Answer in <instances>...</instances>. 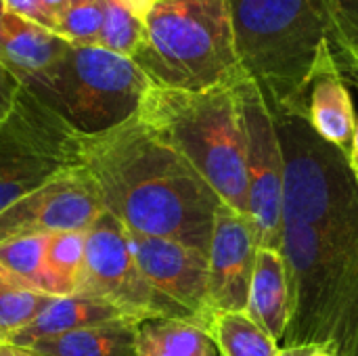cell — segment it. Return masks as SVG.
<instances>
[{
  "mask_svg": "<svg viewBox=\"0 0 358 356\" xmlns=\"http://www.w3.org/2000/svg\"><path fill=\"white\" fill-rule=\"evenodd\" d=\"M258 241L250 218L220 204L208 250V302L210 311H245Z\"/></svg>",
  "mask_w": 358,
  "mask_h": 356,
  "instance_id": "cell-12",
  "label": "cell"
},
{
  "mask_svg": "<svg viewBox=\"0 0 358 356\" xmlns=\"http://www.w3.org/2000/svg\"><path fill=\"white\" fill-rule=\"evenodd\" d=\"M136 17H141L145 21V17L149 15V10L159 2V0H122Z\"/></svg>",
  "mask_w": 358,
  "mask_h": 356,
  "instance_id": "cell-28",
  "label": "cell"
},
{
  "mask_svg": "<svg viewBox=\"0 0 358 356\" xmlns=\"http://www.w3.org/2000/svg\"><path fill=\"white\" fill-rule=\"evenodd\" d=\"M245 73L277 115L304 118V90L327 42V0H229Z\"/></svg>",
  "mask_w": 358,
  "mask_h": 356,
  "instance_id": "cell-4",
  "label": "cell"
},
{
  "mask_svg": "<svg viewBox=\"0 0 358 356\" xmlns=\"http://www.w3.org/2000/svg\"><path fill=\"white\" fill-rule=\"evenodd\" d=\"M0 13H2V0H0Z\"/></svg>",
  "mask_w": 358,
  "mask_h": 356,
  "instance_id": "cell-35",
  "label": "cell"
},
{
  "mask_svg": "<svg viewBox=\"0 0 358 356\" xmlns=\"http://www.w3.org/2000/svg\"><path fill=\"white\" fill-rule=\"evenodd\" d=\"M0 356H40L38 353H34L31 348L27 346H15V344H8V342H2L0 344Z\"/></svg>",
  "mask_w": 358,
  "mask_h": 356,
  "instance_id": "cell-30",
  "label": "cell"
},
{
  "mask_svg": "<svg viewBox=\"0 0 358 356\" xmlns=\"http://www.w3.org/2000/svg\"><path fill=\"white\" fill-rule=\"evenodd\" d=\"M50 235H23L15 239L0 241V264L13 275L44 292L55 296L52 283L46 271V245Z\"/></svg>",
  "mask_w": 358,
  "mask_h": 356,
  "instance_id": "cell-22",
  "label": "cell"
},
{
  "mask_svg": "<svg viewBox=\"0 0 358 356\" xmlns=\"http://www.w3.org/2000/svg\"><path fill=\"white\" fill-rule=\"evenodd\" d=\"M308 356H334L329 350H325V348H313V353Z\"/></svg>",
  "mask_w": 358,
  "mask_h": 356,
  "instance_id": "cell-33",
  "label": "cell"
},
{
  "mask_svg": "<svg viewBox=\"0 0 358 356\" xmlns=\"http://www.w3.org/2000/svg\"><path fill=\"white\" fill-rule=\"evenodd\" d=\"M2 10L19 15V17L27 19V21H34V23L55 31V19L42 6L40 0H2Z\"/></svg>",
  "mask_w": 358,
  "mask_h": 356,
  "instance_id": "cell-26",
  "label": "cell"
},
{
  "mask_svg": "<svg viewBox=\"0 0 358 356\" xmlns=\"http://www.w3.org/2000/svg\"><path fill=\"white\" fill-rule=\"evenodd\" d=\"M151 86L132 59L101 46L69 44L61 61L25 88L76 132L92 136L134 118Z\"/></svg>",
  "mask_w": 358,
  "mask_h": 356,
  "instance_id": "cell-6",
  "label": "cell"
},
{
  "mask_svg": "<svg viewBox=\"0 0 358 356\" xmlns=\"http://www.w3.org/2000/svg\"><path fill=\"white\" fill-rule=\"evenodd\" d=\"M0 344H2V340H0Z\"/></svg>",
  "mask_w": 358,
  "mask_h": 356,
  "instance_id": "cell-37",
  "label": "cell"
},
{
  "mask_svg": "<svg viewBox=\"0 0 358 356\" xmlns=\"http://www.w3.org/2000/svg\"><path fill=\"white\" fill-rule=\"evenodd\" d=\"M19 90H21V82L8 69L0 65V124L10 113Z\"/></svg>",
  "mask_w": 358,
  "mask_h": 356,
  "instance_id": "cell-27",
  "label": "cell"
},
{
  "mask_svg": "<svg viewBox=\"0 0 358 356\" xmlns=\"http://www.w3.org/2000/svg\"><path fill=\"white\" fill-rule=\"evenodd\" d=\"M136 115L178 151L224 204L248 216L245 126L237 86L197 92L151 86Z\"/></svg>",
  "mask_w": 358,
  "mask_h": 356,
  "instance_id": "cell-3",
  "label": "cell"
},
{
  "mask_svg": "<svg viewBox=\"0 0 358 356\" xmlns=\"http://www.w3.org/2000/svg\"><path fill=\"white\" fill-rule=\"evenodd\" d=\"M138 323L117 319L29 344L40 356H136Z\"/></svg>",
  "mask_w": 358,
  "mask_h": 356,
  "instance_id": "cell-17",
  "label": "cell"
},
{
  "mask_svg": "<svg viewBox=\"0 0 358 356\" xmlns=\"http://www.w3.org/2000/svg\"><path fill=\"white\" fill-rule=\"evenodd\" d=\"M52 298L55 296L38 292L0 264V340L6 342L27 327Z\"/></svg>",
  "mask_w": 358,
  "mask_h": 356,
  "instance_id": "cell-20",
  "label": "cell"
},
{
  "mask_svg": "<svg viewBox=\"0 0 358 356\" xmlns=\"http://www.w3.org/2000/svg\"><path fill=\"white\" fill-rule=\"evenodd\" d=\"M40 2L50 13V17L55 19V27H57V19L61 17V13L71 4V0H40Z\"/></svg>",
  "mask_w": 358,
  "mask_h": 356,
  "instance_id": "cell-29",
  "label": "cell"
},
{
  "mask_svg": "<svg viewBox=\"0 0 358 356\" xmlns=\"http://www.w3.org/2000/svg\"><path fill=\"white\" fill-rule=\"evenodd\" d=\"M67 48L69 42L55 31L8 10L0 13V65L8 69L21 86L48 73Z\"/></svg>",
  "mask_w": 358,
  "mask_h": 356,
  "instance_id": "cell-14",
  "label": "cell"
},
{
  "mask_svg": "<svg viewBox=\"0 0 358 356\" xmlns=\"http://www.w3.org/2000/svg\"><path fill=\"white\" fill-rule=\"evenodd\" d=\"M117 319H126V317L115 306H111L101 298L86 296V294L61 296V298H52L50 304L27 327L17 332L6 342L15 346H29L40 340L59 338L84 327L103 325Z\"/></svg>",
  "mask_w": 358,
  "mask_h": 356,
  "instance_id": "cell-16",
  "label": "cell"
},
{
  "mask_svg": "<svg viewBox=\"0 0 358 356\" xmlns=\"http://www.w3.org/2000/svg\"><path fill=\"white\" fill-rule=\"evenodd\" d=\"M105 212L94 178L84 166L65 170L0 212V241L23 235L88 231Z\"/></svg>",
  "mask_w": 358,
  "mask_h": 356,
  "instance_id": "cell-10",
  "label": "cell"
},
{
  "mask_svg": "<svg viewBox=\"0 0 358 356\" xmlns=\"http://www.w3.org/2000/svg\"><path fill=\"white\" fill-rule=\"evenodd\" d=\"M355 88H358V80H357V82H355Z\"/></svg>",
  "mask_w": 358,
  "mask_h": 356,
  "instance_id": "cell-36",
  "label": "cell"
},
{
  "mask_svg": "<svg viewBox=\"0 0 358 356\" xmlns=\"http://www.w3.org/2000/svg\"><path fill=\"white\" fill-rule=\"evenodd\" d=\"M82 164L96 183L103 208L128 231L208 254L222 199L138 115L107 132L82 136Z\"/></svg>",
  "mask_w": 358,
  "mask_h": 356,
  "instance_id": "cell-2",
  "label": "cell"
},
{
  "mask_svg": "<svg viewBox=\"0 0 358 356\" xmlns=\"http://www.w3.org/2000/svg\"><path fill=\"white\" fill-rule=\"evenodd\" d=\"M275 115L285 162L281 254L292 311L283 348L358 356V183L304 118Z\"/></svg>",
  "mask_w": 358,
  "mask_h": 356,
  "instance_id": "cell-1",
  "label": "cell"
},
{
  "mask_svg": "<svg viewBox=\"0 0 358 356\" xmlns=\"http://www.w3.org/2000/svg\"><path fill=\"white\" fill-rule=\"evenodd\" d=\"M128 241L149 283L203 327L212 313L208 302V254L172 239L132 231H128Z\"/></svg>",
  "mask_w": 358,
  "mask_h": 356,
  "instance_id": "cell-11",
  "label": "cell"
},
{
  "mask_svg": "<svg viewBox=\"0 0 358 356\" xmlns=\"http://www.w3.org/2000/svg\"><path fill=\"white\" fill-rule=\"evenodd\" d=\"M206 334L222 356H279L281 346L245 311H212Z\"/></svg>",
  "mask_w": 358,
  "mask_h": 356,
  "instance_id": "cell-18",
  "label": "cell"
},
{
  "mask_svg": "<svg viewBox=\"0 0 358 356\" xmlns=\"http://www.w3.org/2000/svg\"><path fill=\"white\" fill-rule=\"evenodd\" d=\"M86 258V231L52 233L46 245V271L55 298L73 296L80 290Z\"/></svg>",
  "mask_w": 358,
  "mask_h": 356,
  "instance_id": "cell-21",
  "label": "cell"
},
{
  "mask_svg": "<svg viewBox=\"0 0 358 356\" xmlns=\"http://www.w3.org/2000/svg\"><path fill=\"white\" fill-rule=\"evenodd\" d=\"M206 329L191 321H147L136 334V356H218Z\"/></svg>",
  "mask_w": 358,
  "mask_h": 356,
  "instance_id": "cell-19",
  "label": "cell"
},
{
  "mask_svg": "<svg viewBox=\"0 0 358 356\" xmlns=\"http://www.w3.org/2000/svg\"><path fill=\"white\" fill-rule=\"evenodd\" d=\"M78 166H84L82 134L21 86L0 124V212Z\"/></svg>",
  "mask_w": 358,
  "mask_h": 356,
  "instance_id": "cell-7",
  "label": "cell"
},
{
  "mask_svg": "<svg viewBox=\"0 0 358 356\" xmlns=\"http://www.w3.org/2000/svg\"><path fill=\"white\" fill-rule=\"evenodd\" d=\"M105 19L94 46L132 59L145 38V21L136 17L122 0H103Z\"/></svg>",
  "mask_w": 358,
  "mask_h": 356,
  "instance_id": "cell-24",
  "label": "cell"
},
{
  "mask_svg": "<svg viewBox=\"0 0 358 356\" xmlns=\"http://www.w3.org/2000/svg\"><path fill=\"white\" fill-rule=\"evenodd\" d=\"M105 19V2H71L57 19L55 34L73 46H94Z\"/></svg>",
  "mask_w": 358,
  "mask_h": 356,
  "instance_id": "cell-25",
  "label": "cell"
},
{
  "mask_svg": "<svg viewBox=\"0 0 358 356\" xmlns=\"http://www.w3.org/2000/svg\"><path fill=\"white\" fill-rule=\"evenodd\" d=\"M71 2H88V0H71Z\"/></svg>",
  "mask_w": 358,
  "mask_h": 356,
  "instance_id": "cell-34",
  "label": "cell"
},
{
  "mask_svg": "<svg viewBox=\"0 0 358 356\" xmlns=\"http://www.w3.org/2000/svg\"><path fill=\"white\" fill-rule=\"evenodd\" d=\"M78 294L109 302L138 325L162 319L195 323L149 283L132 254L126 227L107 210L86 231V258Z\"/></svg>",
  "mask_w": 358,
  "mask_h": 356,
  "instance_id": "cell-8",
  "label": "cell"
},
{
  "mask_svg": "<svg viewBox=\"0 0 358 356\" xmlns=\"http://www.w3.org/2000/svg\"><path fill=\"white\" fill-rule=\"evenodd\" d=\"M304 120L323 141L331 143L350 157L357 130V113L348 82L336 63L329 42L321 46L306 82Z\"/></svg>",
  "mask_w": 358,
  "mask_h": 356,
  "instance_id": "cell-13",
  "label": "cell"
},
{
  "mask_svg": "<svg viewBox=\"0 0 358 356\" xmlns=\"http://www.w3.org/2000/svg\"><path fill=\"white\" fill-rule=\"evenodd\" d=\"M348 162H350L352 174H355V178H357V183H358V120H357V130H355V143H352V151H350Z\"/></svg>",
  "mask_w": 358,
  "mask_h": 356,
  "instance_id": "cell-31",
  "label": "cell"
},
{
  "mask_svg": "<svg viewBox=\"0 0 358 356\" xmlns=\"http://www.w3.org/2000/svg\"><path fill=\"white\" fill-rule=\"evenodd\" d=\"M292 311L289 273L281 250L258 248L245 313L277 342H283Z\"/></svg>",
  "mask_w": 358,
  "mask_h": 356,
  "instance_id": "cell-15",
  "label": "cell"
},
{
  "mask_svg": "<svg viewBox=\"0 0 358 356\" xmlns=\"http://www.w3.org/2000/svg\"><path fill=\"white\" fill-rule=\"evenodd\" d=\"M327 42L348 84L358 80V0H327Z\"/></svg>",
  "mask_w": 358,
  "mask_h": 356,
  "instance_id": "cell-23",
  "label": "cell"
},
{
  "mask_svg": "<svg viewBox=\"0 0 358 356\" xmlns=\"http://www.w3.org/2000/svg\"><path fill=\"white\" fill-rule=\"evenodd\" d=\"M245 126L248 218L258 248L281 250L285 162L273 109L260 86L248 76L237 84Z\"/></svg>",
  "mask_w": 358,
  "mask_h": 356,
  "instance_id": "cell-9",
  "label": "cell"
},
{
  "mask_svg": "<svg viewBox=\"0 0 358 356\" xmlns=\"http://www.w3.org/2000/svg\"><path fill=\"white\" fill-rule=\"evenodd\" d=\"M132 61L153 86L210 90L248 78L235 46L229 0H159L145 17Z\"/></svg>",
  "mask_w": 358,
  "mask_h": 356,
  "instance_id": "cell-5",
  "label": "cell"
},
{
  "mask_svg": "<svg viewBox=\"0 0 358 356\" xmlns=\"http://www.w3.org/2000/svg\"><path fill=\"white\" fill-rule=\"evenodd\" d=\"M313 353V348H281L279 356H308Z\"/></svg>",
  "mask_w": 358,
  "mask_h": 356,
  "instance_id": "cell-32",
  "label": "cell"
}]
</instances>
